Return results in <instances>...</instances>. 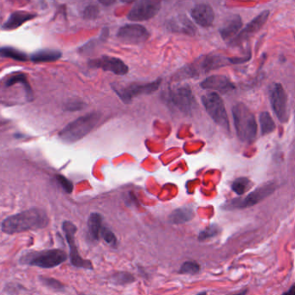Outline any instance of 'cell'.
Listing matches in <instances>:
<instances>
[{
    "mask_svg": "<svg viewBox=\"0 0 295 295\" xmlns=\"http://www.w3.org/2000/svg\"><path fill=\"white\" fill-rule=\"evenodd\" d=\"M49 219L43 210L31 209L7 217L2 222V231L13 234L45 227Z\"/></svg>",
    "mask_w": 295,
    "mask_h": 295,
    "instance_id": "obj_1",
    "label": "cell"
},
{
    "mask_svg": "<svg viewBox=\"0 0 295 295\" xmlns=\"http://www.w3.org/2000/svg\"><path fill=\"white\" fill-rule=\"evenodd\" d=\"M234 128L242 141L250 143L257 134V123L255 115L244 103H238L232 108Z\"/></svg>",
    "mask_w": 295,
    "mask_h": 295,
    "instance_id": "obj_2",
    "label": "cell"
},
{
    "mask_svg": "<svg viewBox=\"0 0 295 295\" xmlns=\"http://www.w3.org/2000/svg\"><path fill=\"white\" fill-rule=\"evenodd\" d=\"M101 119V114L98 113H88L68 124L59 133V138L65 143H74L94 129Z\"/></svg>",
    "mask_w": 295,
    "mask_h": 295,
    "instance_id": "obj_3",
    "label": "cell"
},
{
    "mask_svg": "<svg viewBox=\"0 0 295 295\" xmlns=\"http://www.w3.org/2000/svg\"><path fill=\"white\" fill-rule=\"evenodd\" d=\"M245 61H247V59L228 58L221 55H205L192 64L187 70H185V72L188 73L190 76H198L227 66L228 64H242Z\"/></svg>",
    "mask_w": 295,
    "mask_h": 295,
    "instance_id": "obj_4",
    "label": "cell"
},
{
    "mask_svg": "<svg viewBox=\"0 0 295 295\" xmlns=\"http://www.w3.org/2000/svg\"><path fill=\"white\" fill-rule=\"evenodd\" d=\"M202 101L211 119L213 120L217 125L225 129L226 131H229L228 114L226 112L223 101L222 98L220 97L219 94H216L215 92H211L204 95L202 97Z\"/></svg>",
    "mask_w": 295,
    "mask_h": 295,
    "instance_id": "obj_5",
    "label": "cell"
},
{
    "mask_svg": "<svg viewBox=\"0 0 295 295\" xmlns=\"http://www.w3.org/2000/svg\"><path fill=\"white\" fill-rule=\"evenodd\" d=\"M275 190V185L273 182L266 183L262 186L256 188L251 193L248 195L246 198H235L231 201L224 204L226 210H234V209H244L253 205H256L263 199L268 198Z\"/></svg>",
    "mask_w": 295,
    "mask_h": 295,
    "instance_id": "obj_6",
    "label": "cell"
},
{
    "mask_svg": "<svg viewBox=\"0 0 295 295\" xmlns=\"http://www.w3.org/2000/svg\"><path fill=\"white\" fill-rule=\"evenodd\" d=\"M67 260V255L63 250H49L35 253L25 259L28 264L43 268H51L62 264Z\"/></svg>",
    "mask_w": 295,
    "mask_h": 295,
    "instance_id": "obj_7",
    "label": "cell"
},
{
    "mask_svg": "<svg viewBox=\"0 0 295 295\" xmlns=\"http://www.w3.org/2000/svg\"><path fill=\"white\" fill-rule=\"evenodd\" d=\"M161 8V2L158 0H141L134 4L128 19L131 21H145L157 15Z\"/></svg>",
    "mask_w": 295,
    "mask_h": 295,
    "instance_id": "obj_8",
    "label": "cell"
},
{
    "mask_svg": "<svg viewBox=\"0 0 295 295\" xmlns=\"http://www.w3.org/2000/svg\"><path fill=\"white\" fill-rule=\"evenodd\" d=\"M271 107L278 120L282 123L288 121L287 96L280 83H274L270 89Z\"/></svg>",
    "mask_w": 295,
    "mask_h": 295,
    "instance_id": "obj_9",
    "label": "cell"
},
{
    "mask_svg": "<svg viewBox=\"0 0 295 295\" xmlns=\"http://www.w3.org/2000/svg\"><path fill=\"white\" fill-rule=\"evenodd\" d=\"M63 229H64L68 244L70 245V261H71V263L76 268L92 269L93 266H92L91 262L82 259L80 256L79 253H78L76 242H75V234H76V226L74 225L72 222L66 221L63 224Z\"/></svg>",
    "mask_w": 295,
    "mask_h": 295,
    "instance_id": "obj_10",
    "label": "cell"
},
{
    "mask_svg": "<svg viewBox=\"0 0 295 295\" xmlns=\"http://www.w3.org/2000/svg\"><path fill=\"white\" fill-rule=\"evenodd\" d=\"M117 37L123 43L134 45L145 43L149 38L150 33L143 25L129 24L120 29Z\"/></svg>",
    "mask_w": 295,
    "mask_h": 295,
    "instance_id": "obj_11",
    "label": "cell"
},
{
    "mask_svg": "<svg viewBox=\"0 0 295 295\" xmlns=\"http://www.w3.org/2000/svg\"><path fill=\"white\" fill-rule=\"evenodd\" d=\"M170 99L175 107L186 114L192 113L196 104L194 95L188 85L172 89L170 93Z\"/></svg>",
    "mask_w": 295,
    "mask_h": 295,
    "instance_id": "obj_12",
    "label": "cell"
},
{
    "mask_svg": "<svg viewBox=\"0 0 295 295\" xmlns=\"http://www.w3.org/2000/svg\"><path fill=\"white\" fill-rule=\"evenodd\" d=\"M160 82H161V79H158L156 80L155 82L145 83V84H131L121 89L114 88V90L123 102L128 103L132 101L133 98L137 95L152 94L153 92L157 91L158 87L160 86Z\"/></svg>",
    "mask_w": 295,
    "mask_h": 295,
    "instance_id": "obj_13",
    "label": "cell"
},
{
    "mask_svg": "<svg viewBox=\"0 0 295 295\" xmlns=\"http://www.w3.org/2000/svg\"><path fill=\"white\" fill-rule=\"evenodd\" d=\"M88 65L91 68H97L104 71H109L118 76H124L128 72V67L124 62L119 58L108 55H103L101 57L90 60L88 62Z\"/></svg>",
    "mask_w": 295,
    "mask_h": 295,
    "instance_id": "obj_14",
    "label": "cell"
},
{
    "mask_svg": "<svg viewBox=\"0 0 295 295\" xmlns=\"http://www.w3.org/2000/svg\"><path fill=\"white\" fill-rule=\"evenodd\" d=\"M269 11H264L256 16L255 19L246 25L242 31L238 33V36L234 39L230 41V45L235 46L244 43V41L249 39L254 34L256 33L261 28L265 25L269 17Z\"/></svg>",
    "mask_w": 295,
    "mask_h": 295,
    "instance_id": "obj_15",
    "label": "cell"
},
{
    "mask_svg": "<svg viewBox=\"0 0 295 295\" xmlns=\"http://www.w3.org/2000/svg\"><path fill=\"white\" fill-rule=\"evenodd\" d=\"M191 16L198 25L202 27H209L213 24L215 19L212 7L208 4H198L192 8Z\"/></svg>",
    "mask_w": 295,
    "mask_h": 295,
    "instance_id": "obj_16",
    "label": "cell"
},
{
    "mask_svg": "<svg viewBox=\"0 0 295 295\" xmlns=\"http://www.w3.org/2000/svg\"><path fill=\"white\" fill-rule=\"evenodd\" d=\"M202 88L225 94L234 89V85L225 76H211L201 82Z\"/></svg>",
    "mask_w": 295,
    "mask_h": 295,
    "instance_id": "obj_17",
    "label": "cell"
},
{
    "mask_svg": "<svg viewBox=\"0 0 295 295\" xmlns=\"http://www.w3.org/2000/svg\"><path fill=\"white\" fill-rule=\"evenodd\" d=\"M36 17L34 13H27L24 11H18L15 13H12L7 21L4 23L2 25V30L4 31H13L18 29L19 26L24 25L25 22L33 19Z\"/></svg>",
    "mask_w": 295,
    "mask_h": 295,
    "instance_id": "obj_18",
    "label": "cell"
},
{
    "mask_svg": "<svg viewBox=\"0 0 295 295\" xmlns=\"http://www.w3.org/2000/svg\"><path fill=\"white\" fill-rule=\"evenodd\" d=\"M243 26V22L239 15H234L227 20L225 24L222 25L219 30L220 35L223 40L234 39L240 32L241 28Z\"/></svg>",
    "mask_w": 295,
    "mask_h": 295,
    "instance_id": "obj_19",
    "label": "cell"
},
{
    "mask_svg": "<svg viewBox=\"0 0 295 295\" xmlns=\"http://www.w3.org/2000/svg\"><path fill=\"white\" fill-rule=\"evenodd\" d=\"M167 27L169 30L175 32L194 35L196 32L195 26L190 19L185 15L176 16L168 22Z\"/></svg>",
    "mask_w": 295,
    "mask_h": 295,
    "instance_id": "obj_20",
    "label": "cell"
},
{
    "mask_svg": "<svg viewBox=\"0 0 295 295\" xmlns=\"http://www.w3.org/2000/svg\"><path fill=\"white\" fill-rule=\"evenodd\" d=\"M62 57V52L57 49H39L31 55V60L33 63H50L57 61Z\"/></svg>",
    "mask_w": 295,
    "mask_h": 295,
    "instance_id": "obj_21",
    "label": "cell"
},
{
    "mask_svg": "<svg viewBox=\"0 0 295 295\" xmlns=\"http://www.w3.org/2000/svg\"><path fill=\"white\" fill-rule=\"evenodd\" d=\"M101 222H102V218L100 214H91L88 218V232L92 239L94 240H98L101 238V230L103 228L101 225Z\"/></svg>",
    "mask_w": 295,
    "mask_h": 295,
    "instance_id": "obj_22",
    "label": "cell"
},
{
    "mask_svg": "<svg viewBox=\"0 0 295 295\" xmlns=\"http://www.w3.org/2000/svg\"><path fill=\"white\" fill-rule=\"evenodd\" d=\"M194 216V212L192 208L185 207L180 208L178 210H174L170 216V222L172 223H184L188 222L192 219Z\"/></svg>",
    "mask_w": 295,
    "mask_h": 295,
    "instance_id": "obj_23",
    "label": "cell"
},
{
    "mask_svg": "<svg viewBox=\"0 0 295 295\" xmlns=\"http://www.w3.org/2000/svg\"><path fill=\"white\" fill-rule=\"evenodd\" d=\"M260 124L262 135H267L275 130V123L268 112H262L260 114Z\"/></svg>",
    "mask_w": 295,
    "mask_h": 295,
    "instance_id": "obj_24",
    "label": "cell"
},
{
    "mask_svg": "<svg viewBox=\"0 0 295 295\" xmlns=\"http://www.w3.org/2000/svg\"><path fill=\"white\" fill-rule=\"evenodd\" d=\"M1 55L4 57L12 58L16 61H28V55L25 52L13 47H2L1 48Z\"/></svg>",
    "mask_w": 295,
    "mask_h": 295,
    "instance_id": "obj_25",
    "label": "cell"
},
{
    "mask_svg": "<svg viewBox=\"0 0 295 295\" xmlns=\"http://www.w3.org/2000/svg\"><path fill=\"white\" fill-rule=\"evenodd\" d=\"M252 186V182L247 178H239L232 183V191L238 195H244Z\"/></svg>",
    "mask_w": 295,
    "mask_h": 295,
    "instance_id": "obj_26",
    "label": "cell"
},
{
    "mask_svg": "<svg viewBox=\"0 0 295 295\" xmlns=\"http://www.w3.org/2000/svg\"><path fill=\"white\" fill-rule=\"evenodd\" d=\"M200 270V266L196 262H186L180 268V274H196Z\"/></svg>",
    "mask_w": 295,
    "mask_h": 295,
    "instance_id": "obj_27",
    "label": "cell"
},
{
    "mask_svg": "<svg viewBox=\"0 0 295 295\" xmlns=\"http://www.w3.org/2000/svg\"><path fill=\"white\" fill-rule=\"evenodd\" d=\"M219 233V228L216 225H210L208 228L199 234V240H206L209 238H214Z\"/></svg>",
    "mask_w": 295,
    "mask_h": 295,
    "instance_id": "obj_28",
    "label": "cell"
},
{
    "mask_svg": "<svg viewBox=\"0 0 295 295\" xmlns=\"http://www.w3.org/2000/svg\"><path fill=\"white\" fill-rule=\"evenodd\" d=\"M134 277L132 276L131 274H128V273H119L116 274L112 278V281H114L116 284H127V283L132 282L134 281Z\"/></svg>",
    "mask_w": 295,
    "mask_h": 295,
    "instance_id": "obj_29",
    "label": "cell"
},
{
    "mask_svg": "<svg viewBox=\"0 0 295 295\" xmlns=\"http://www.w3.org/2000/svg\"><path fill=\"white\" fill-rule=\"evenodd\" d=\"M101 237L103 238L104 240L107 242V244L112 245V246H114V245H116V244H117V240H116L115 235H114L113 232L109 230L108 228H102L101 233Z\"/></svg>",
    "mask_w": 295,
    "mask_h": 295,
    "instance_id": "obj_30",
    "label": "cell"
},
{
    "mask_svg": "<svg viewBox=\"0 0 295 295\" xmlns=\"http://www.w3.org/2000/svg\"><path fill=\"white\" fill-rule=\"evenodd\" d=\"M56 180H57L58 183L60 184V186L63 187L65 192H67V193L72 192V191H73V184L71 183V181L66 179L65 176H62V175H57Z\"/></svg>",
    "mask_w": 295,
    "mask_h": 295,
    "instance_id": "obj_31",
    "label": "cell"
},
{
    "mask_svg": "<svg viewBox=\"0 0 295 295\" xmlns=\"http://www.w3.org/2000/svg\"><path fill=\"white\" fill-rule=\"evenodd\" d=\"M98 14H99V8L96 6H94V5L88 6L83 11V17L85 19H95L97 17Z\"/></svg>",
    "mask_w": 295,
    "mask_h": 295,
    "instance_id": "obj_32",
    "label": "cell"
},
{
    "mask_svg": "<svg viewBox=\"0 0 295 295\" xmlns=\"http://www.w3.org/2000/svg\"><path fill=\"white\" fill-rule=\"evenodd\" d=\"M43 282L45 283L46 286H49L50 288L55 289V290L63 289V284L59 282L58 280H53V279H44Z\"/></svg>",
    "mask_w": 295,
    "mask_h": 295,
    "instance_id": "obj_33",
    "label": "cell"
},
{
    "mask_svg": "<svg viewBox=\"0 0 295 295\" xmlns=\"http://www.w3.org/2000/svg\"><path fill=\"white\" fill-rule=\"evenodd\" d=\"M83 107V103L80 102V101H75L73 102H70V103L66 104V109L70 110V111H76V110H79Z\"/></svg>",
    "mask_w": 295,
    "mask_h": 295,
    "instance_id": "obj_34",
    "label": "cell"
},
{
    "mask_svg": "<svg viewBox=\"0 0 295 295\" xmlns=\"http://www.w3.org/2000/svg\"><path fill=\"white\" fill-rule=\"evenodd\" d=\"M282 295H295V286H292L288 291L284 292Z\"/></svg>",
    "mask_w": 295,
    "mask_h": 295,
    "instance_id": "obj_35",
    "label": "cell"
},
{
    "mask_svg": "<svg viewBox=\"0 0 295 295\" xmlns=\"http://www.w3.org/2000/svg\"><path fill=\"white\" fill-rule=\"evenodd\" d=\"M247 293V290H244V291H242V292H238V293H235V294H231V295H246Z\"/></svg>",
    "mask_w": 295,
    "mask_h": 295,
    "instance_id": "obj_36",
    "label": "cell"
},
{
    "mask_svg": "<svg viewBox=\"0 0 295 295\" xmlns=\"http://www.w3.org/2000/svg\"><path fill=\"white\" fill-rule=\"evenodd\" d=\"M197 295H207L206 294V292H200V293H198Z\"/></svg>",
    "mask_w": 295,
    "mask_h": 295,
    "instance_id": "obj_37",
    "label": "cell"
}]
</instances>
